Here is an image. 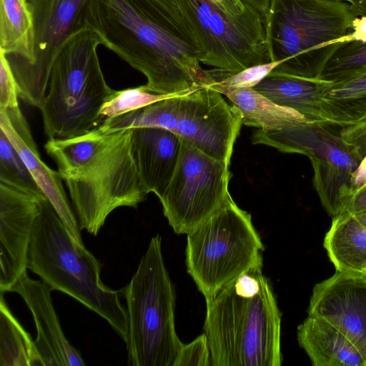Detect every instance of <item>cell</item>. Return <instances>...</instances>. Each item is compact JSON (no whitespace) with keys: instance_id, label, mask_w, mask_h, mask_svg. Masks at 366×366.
Returning a JSON list of instances; mask_svg holds the SVG:
<instances>
[{"instance_id":"obj_38","label":"cell","mask_w":366,"mask_h":366,"mask_svg":"<svg viewBox=\"0 0 366 366\" xmlns=\"http://www.w3.org/2000/svg\"><path fill=\"white\" fill-rule=\"evenodd\" d=\"M353 216L362 225L366 227V213Z\"/></svg>"},{"instance_id":"obj_8","label":"cell","mask_w":366,"mask_h":366,"mask_svg":"<svg viewBox=\"0 0 366 366\" xmlns=\"http://www.w3.org/2000/svg\"><path fill=\"white\" fill-rule=\"evenodd\" d=\"M132 129L106 133L82 166L60 174L79 227L97 236L108 216L122 207L137 208L147 198L132 150Z\"/></svg>"},{"instance_id":"obj_1","label":"cell","mask_w":366,"mask_h":366,"mask_svg":"<svg viewBox=\"0 0 366 366\" xmlns=\"http://www.w3.org/2000/svg\"><path fill=\"white\" fill-rule=\"evenodd\" d=\"M96 30L104 46L146 76L152 92L175 94L212 83L186 20L165 0H97Z\"/></svg>"},{"instance_id":"obj_15","label":"cell","mask_w":366,"mask_h":366,"mask_svg":"<svg viewBox=\"0 0 366 366\" xmlns=\"http://www.w3.org/2000/svg\"><path fill=\"white\" fill-rule=\"evenodd\" d=\"M307 312L334 326L366 359V273L336 271L317 283Z\"/></svg>"},{"instance_id":"obj_33","label":"cell","mask_w":366,"mask_h":366,"mask_svg":"<svg viewBox=\"0 0 366 366\" xmlns=\"http://www.w3.org/2000/svg\"><path fill=\"white\" fill-rule=\"evenodd\" d=\"M345 212L352 215L366 213V187L351 196L346 204Z\"/></svg>"},{"instance_id":"obj_13","label":"cell","mask_w":366,"mask_h":366,"mask_svg":"<svg viewBox=\"0 0 366 366\" xmlns=\"http://www.w3.org/2000/svg\"><path fill=\"white\" fill-rule=\"evenodd\" d=\"M242 124L237 109L207 86L178 97L173 133L213 158L230 164Z\"/></svg>"},{"instance_id":"obj_6","label":"cell","mask_w":366,"mask_h":366,"mask_svg":"<svg viewBox=\"0 0 366 366\" xmlns=\"http://www.w3.org/2000/svg\"><path fill=\"white\" fill-rule=\"evenodd\" d=\"M121 292L128 319V365L173 366L183 343L175 330L176 295L159 234L151 239L135 273Z\"/></svg>"},{"instance_id":"obj_9","label":"cell","mask_w":366,"mask_h":366,"mask_svg":"<svg viewBox=\"0 0 366 366\" xmlns=\"http://www.w3.org/2000/svg\"><path fill=\"white\" fill-rule=\"evenodd\" d=\"M179 10L201 51L200 61L238 72L270 61L264 16L251 6L233 16L214 0H177Z\"/></svg>"},{"instance_id":"obj_24","label":"cell","mask_w":366,"mask_h":366,"mask_svg":"<svg viewBox=\"0 0 366 366\" xmlns=\"http://www.w3.org/2000/svg\"><path fill=\"white\" fill-rule=\"evenodd\" d=\"M3 294L0 300V366H42L34 340L10 311Z\"/></svg>"},{"instance_id":"obj_23","label":"cell","mask_w":366,"mask_h":366,"mask_svg":"<svg viewBox=\"0 0 366 366\" xmlns=\"http://www.w3.org/2000/svg\"><path fill=\"white\" fill-rule=\"evenodd\" d=\"M323 247L336 271L366 273V227L347 212L332 217Z\"/></svg>"},{"instance_id":"obj_27","label":"cell","mask_w":366,"mask_h":366,"mask_svg":"<svg viewBox=\"0 0 366 366\" xmlns=\"http://www.w3.org/2000/svg\"><path fill=\"white\" fill-rule=\"evenodd\" d=\"M0 182L21 189L41 191L16 149L1 130H0Z\"/></svg>"},{"instance_id":"obj_10","label":"cell","mask_w":366,"mask_h":366,"mask_svg":"<svg viewBox=\"0 0 366 366\" xmlns=\"http://www.w3.org/2000/svg\"><path fill=\"white\" fill-rule=\"evenodd\" d=\"M251 142L308 157L313 169V185L325 211L332 217L345 211L351 197L352 177L361 159L332 125L313 122L275 132L257 129Z\"/></svg>"},{"instance_id":"obj_30","label":"cell","mask_w":366,"mask_h":366,"mask_svg":"<svg viewBox=\"0 0 366 366\" xmlns=\"http://www.w3.org/2000/svg\"><path fill=\"white\" fill-rule=\"evenodd\" d=\"M366 98V66L333 81L325 99L330 106Z\"/></svg>"},{"instance_id":"obj_4","label":"cell","mask_w":366,"mask_h":366,"mask_svg":"<svg viewBox=\"0 0 366 366\" xmlns=\"http://www.w3.org/2000/svg\"><path fill=\"white\" fill-rule=\"evenodd\" d=\"M27 267L51 291L69 295L103 317L127 342L128 319L122 292L102 282L100 262L71 237L48 199L35 222Z\"/></svg>"},{"instance_id":"obj_20","label":"cell","mask_w":366,"mask_h":366,"mask_svg":"<svg viewBox=\"0 0 366 366\" xmlns=\"http://www.w3.org/2000/svg\"><path fill=\"white\" fill-rule=\"evenodd\" d=\"M300 346L314 366H366V359L337 329L308 315L297 327Z\"/></svg>"},{"instance_id":"obj_5","label":"cell","mask_w":366,"mask_h":366,"mask_svg":"<svg viewBox=\"0 0 366 366\" xmlns=\"http://www.w3.org/2000/svg\"><path fill=\"white\" fill-rule=\"evenodd\" d=\"M100 44L97 31L86 29L71 38L56 57L39 109L48 139L83 135L102 124L99 113L114 89L100 66Z\"/></svg>"},{"instance_id":"obj_40","label":"cell","mask_w":366,"mask_h":366,"mask_svg":"<svg viewBox=\"0 0 366 366\" xmlns=\"http://www.w3.org/2000/svg\"><path fill=\"white\" fill-rule=\"evenodd\" d=\"M340 1H347V2H349L350 4H351V2H352V0H340Z\"/></svg>"},{"instance_id":"obj_35","label":"cell","mask_w":366,"mask_h":366,"mask_svg":"<svg viewBox=\"0 0 366 366\" xmlns=\"http://www.w3.org/2000/svg\"><path fill=\"white\" fill-rule=\"evenodd\" d=\"M226 12L233 16L242 15L249 6L242 0H214Z\"/></svg>"},{"instance_id":"obj_36","label":"cell","mask_w":366,"mask_h":366,"mask_svg":"<svg viewBox=\"0 0 366 366\" xmlns=\"http://www.w3.org/2000/svg\"><path fill=\"white\" fill-rule=\"evenodd\" d=\"M262 15L264 16L268 10L271 0H242Z\"/></svg>"},{"instance_id":"obj_21","label":"cell","mask_w":366,"mask_h":366,"mask_svg":"<svg viewBox=\"0 0 366 366\" xmlns=\"http://www.w3.org/2000/svg\"><path fill=\"white\" fill-rule=\"evenodd\" d=\"M0 1V50L16 79L34 61L33 12L29 0Z\"/></svg>"},{"instance_id":"obj_31","label":"cell","mask_w":366,"mask_h":366,"mask_svg":"<svg viewBox=\"0 0 366 366\" xmlns=\"http://www.w3.org/2000/svg\"><path fill=\"white\" fill-rule=\"evenodd\" d=\"M211 365V352L205 333L192 342L182 344L173 366Z\"/></svg>"},{"instance_id":"obj_34","label":"cell","mask_w":366,"mask_h":366,"mask_svg":"<svg viewBox=\"0 0 366 366\" xmlns=\"http://www.w3.org/2000/svg\"><path fill=\"white\" fill-rule=\"evenodd\" d=\"M349 41L366 42V15L357 17L352 22V32L348 34Z\"/></svg>"},{"instance_id":"obj_7","label":"cell","mask_w":366,"mask_h":366,"mask_svg":"<svg viewBox=\"0 0 366 366\" xmlns=\"http://www.w3.org/2000/svg\"><path fill=\"white\" fill-rule=\"evenodd\" d=\"M187 234V270L206 300L243 273L262 267L264 245L251 214L231 196Z\"/></svg>"},{"instance_id":"obj_39","label":"cell","mask_w":366,"mask_h":366,"mask_svg":"<svg viewBox=\"0 0 366 366\" xmlns=\"http://www.w3.org/2000/svg\"><path fill=\"white\" fill-rule=\"evenodd\" d=\"M165 1L179 10L177 0H165Z\"/></svg>"},{"instance_id":"obj_14","label":"cell","mask_w":366,"mask_h":366,"mask_svg":"<svg viewBox=\"0 0 366 366\" xmlns=\"http://www.w3.org/2000/svg\"><path fill=\"white\" fill-rule=\"evenodd\" d=\"M47 198L41 191L0 182V292H9L26 273L36 218Z\"/></svg>"},{"instance_id":"obj_32","label":"cell","mask_w":366,"mask_h":366,"mask_svg":"<svg viewBox=\"0 0 366 366\" xmlns=\"http://www.w3.org/2000/svg\"><path fill=\"white\" fill-rule=\"evenodd\" d=\"M16 80L5 54L0 50V109L19 107Z\"/></svg>"},{"instance_id":"obj_18","label":"cell","mask_w":366,"mask_h":366,"mask_svg":"<svg viewBox=\"0 0 366 366\" xmlns=\"http://www.w3.org/2000/svg\"><path fill=\"white\" fill-rule=\"evenodd\" d=\"M131 143L144 189L161 197L175 171L181 138L164 129L140 127L132 129Z\"/></svg>"},{"instance_id":"obj_28","label":"cell","mask_w":366,"mask_h":366,"mask_svg":"<svg viewBox=\"0 0 366 366\" xmlns=\"http://www.w3.org/2000/svg\"><path fill=\"white\" fill-rule=\"evenodd\" d=\"M364 66H366V42L346 41L330 57L321 77L335 81Z\"/></svg>"},{"instance_id":"obj_12","label":"cell","mask_w":366,"mask_h":366,"mask_svg":"<svg viewBox=\"0 0 366 366\" xmlns=\"http://www.w3.org/2000/svg\"><path fill=\"white\" fill-rule=\"evenodd\" d=\"M29 1L34 20V61L16 80L19 98L40 109L61 49L80 32L96 30L97 0Z\"/></svg>"},{"instance_id":"obj_16","label":"cell","mask_w":366,"mask_h":366,"mask_svg":"<svg viewBox=\"0 0 366 366\" xmlns=\"http://www.w3.org/2000/svg\"><path fill=\"white\" fill-rule=\"evenodd\" d=\"M0 130L22 159L37 186L54 207L71 237L84 245L77 218L69 203L58 171L41 159L29 126L19 107L0 109Z\"/></svg>"},{"instance_id":"obj_3","label":"cell","mask_w":366,"mask_h":366,"mask_svg":"<svg viewBox=\"0 0 366 366\" xmlns=\"http://www.w3.org/2000/svg\"><path fill=\"white\" fill-rule=\"evenodd\" d=\"M357 16L340 0H271L264 15L270 61H280L272 73L321 77L341 44L350 41Z\"/></svg>"},{"instance_id":"obj_26","label":"cell","mask_w":366,"mask_h":366,"mask_svg":"<svg viewBox=\"0 0 366 366\" xmlns=\"http://www.w3.org/2000/svg\"><path fill=\"white\" fill-rule=\"evenodd\" d=\"M191 91L169 94H159L150 92L146 85L119 91L113 90L110 97L102 106L99 114L104 120L107 118L123 115L144 108L157 102Z\"/></svg>"},{"instance_id":"obj_22","label":"cell","mask_w":366,"mask_h":366,"mask_svg":"<svg viewBox=\"0 0 366 366\" xmlns=\"http://www.w3.org/2000/svg\"><path fill=\"white\" fill-rule=\"evenodd\" d=\"M206 86L224 95L229 100L240 112L243 124L265 132L314 122L292 109L277 104L253 88L230 89L214 84Z\"/></svg>"},{"instance_id":"obj_25","label":"cell","mask_w":366,"mask_h":366,"mask_svg":"<svg viewBox=\"0 0 366 366\" xmlns=\"http://www.w3.org/2000/svg\"><path fill=\"white\" fill-rule=\"evenodd\" d=\"M331 107L338 134L362 160L366 155V98Z\"/></svg>"},{"instance_id":"obj_19","label":"cell","mask_w":366,"mask_h":366,"mask_svg":"<svg viewBox=\"0 0 366 366\" xmlns=\"http://www.w3.org/2000/svg\"><path fill=\"white\" fill-rule=\"evenodd\" d=\"M333 81L322 77H302L270 73L253 89L277 104L292 109L307 119L335 125V117L325 99Z\"/></svg>"},{"instance_id":"obj_29","label":"cell","mask_w":366,"mask_h":366,"mask_svg":"<svg viewBox=\"0 0 366 366\" xmlns=\"http://www.w3.org/2000/svg\"><path fill=\"white\" fill-rule=\"evenodd\" d=\"M280 64V61H269L238 72H229L219 69L209 71L212 79V84L230 89H248L254 88Z\"/></svg>"},{"instance_id":"obj_11","label":"cell","mask_w":366,"mask_h":366,"mask_svg":"<svg viewBox=\"0 0 366 366\" xmlns=\"http://www.w3.org/2000/svg\"><path fill=\"white\" fill-rule=\"evenodd\" d=\"M229 166L181 139L175 171L159 198L163 214L175 233H189L231 196Z\"/></svg>"},{"instance_id":"obj_17","label":"cell","mask_w":366,"mask_h":366,"mask_svg":"<svg viewBox=\"0 0 366 366\" xmlns=\"http://www.w3.org/2000/svg\"><path fill=\"white\" fill-rule=\"evenodd\" d=\"M19 294L33 316L37 335L34 340L42 366H82L81 354L67 340L54 307L51 290L27 272L11 288Z\"/></svg>"},{"instance_id":"obj_2","label":"cell","mask_w":366,"mask_h":366,"mask_svg":"<svg viewBox=\"0 0 366 366\" xmlns=\"http://www.w3.org/2000/svg\"><path fill=\"white\" fill-rule=\"evenodd\" d=\"M262 269L243 273L206 300L211 365H282V314Z\"/></svg>"},{"instance_id":"obj_37","label":"cell","mask_w":366,"mask_h":366,"mask_svg":"<svg viewBox=\"0 0 366 366\" xmlns=\"http://www.w3.org/2000/svg\"><path fill=\"white\" fill-rule=\"evenodd\" d=\"M350 4L357 17L366 15V0H352Z\"/></svg>"}]
</instances>
